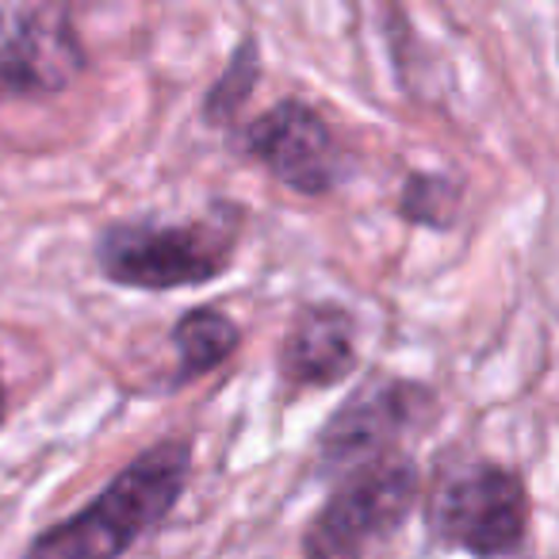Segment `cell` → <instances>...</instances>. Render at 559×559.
<instances>
[{"mask_svg": "<svg viewBox=\"0 0 559 559\" xmlns=\"http://www.w3.org/2000/svg\"><path fill=\"white\" fill-rule=\"evenodd\" d=\"M192 444L169 437L131 460L100 495L27 544L24 559H123L185 498Z\"/></svg>", "mask_w": 559, "mask_h": 559, "instance_id": "6da1fadb", "label": "cell"}, {"mask_svg": "<svg viewBox=\"0 0 559 559\" xmlns=\"http://www.w3.org/2000/svg\"><path fill=\"white\" fill-rule=\"evenodd\" d=\"M238 253V218L207 215L192 223H108L96 238V269L134 292H180L230 272Z\"/></svg>", "mask_w": 559, "mask_h": 559, "instance_id": "7a4b0ae2", "label": "cell"}, {"mask_svg": "<svg viewBox=\"0 0 559 559\" xmlns=\"http://www.w3.org/2000/svg\"><path fill=\"white\" fill-rule=\"evenodd\" d=\"M426 525L441 548L479 559L513 556L528 528L525 483L513 467L487 456L449 460L429 490Z\"/></svg>", "mask_w": 559, "mask_h": 559, "instance_id": "3957f363", "label": "cell"}, {"mask_svg": "<svg viewBox=\"0 0 559 559\" xmlns=\"http://www.w3.org/2000/svg\"><path fill=\"white\" fill-rule=\"evenodd\" d=\"M418 467L411 456H388L342 475L304 533V559H368L406 525L418 502Z\"/></svg>", "mask_w": 559, "mask_h": 559, "instance_id": "277c9868", "label": "cell"}, {"mask_svg": "<svg viewBox=\"0 0 559 559\" xmlns=\"http://www.w3.org/2000/svg\"><path fill=\"white\" fill-rule=\"evenodd\" d=\"M433 411V391L403 376H372L365 380L322 426L314 444V464L326 479L395 456L403 437L426 421Z\"/></svg>", "mask_w": 559, "mask_h": 559, "instance_id": "5b68a950", "label": "cell"}, {"mask_svg": "<svg viewBox=\"0 0 559 559\" xmlns=\"http://www.w3.org/2000/svg\"><path fill=\"white\" fill-rule=\"evenodd\" d=\"M85 43L62 0L0 4V93L58 96L85 73Z\"/></svg>", "mask_w": 559, "mask_h": 559, "instance_id": "8992f818", "label": "cell"}, {"mask_svg": "<svg viewBox=\"0 0 559 559\" xmlns=\"http://www.w3.org/2000/svg\"><path fill=\"white\" fill-rule=\"evenodd\" d=\"M241 150L299 195H326L345 180V150L334 127L307 100H280L246 123Z\"/></svg>", "mask_w": 559, "mask_h": 559, "instance_id": "52a82bcc", "label": "cell"}, {"mask_svg": "<svg viewBox=\"0 0 559 559\" xmlns=\"http://www.w3.org/2000/svg\"><path fill=\"white\" fill-rule=\"evenodd\" d=\"M357 365V322L342 304H311L280 345V372L292 388H334Z\"/></svg>", "mask_w": 559, "mask_h": 559, "instance_id": "ba28073f", "label": "cell"}, {"mask_svg": "<svg viewBox=\"0 0 559 559\" xmlns=\"http://www.w3.org/2000/svg\"><path fill=\"white\" fill-rule=\"evenodd\" d=\"M241 330L218 307H192L185 319L173 326V353H177V368H173V388L200 380V376L215 372L218 365L238 353Z\"/></svg>", "mask_w": 559, "mask_h": 559, "instance_id": "9c48e42d", "label": "cell"}, {"mask_svg": "<svg viewBox=\"0 0 559 559\" xmlns=\"http://www.w3.org/2000/svg\"><path fill=\"white\" fill-rule=\"evenodd\" d=\"M460 200H464V188L452 177H441V173H414V177H406L403 192H399V215L414 226L449 230L460 215Z\"/></svg>", "mask_w": 559, "mask_h": 559, "instance_id": "30bf717a", "label": "cell"}, {"mask_svg": "<svg viewBox=\"0 0 559 559\" xmlns=\"http://www.w3.org/2000/svg\"><path fill=\"white\" fill-rule=\"evenodd\" d=\"M257 81H261V50H257V39H241L230 66H226L223 78L211 85L207 100H203V119L215 127H226L241 111V104L253 96Z\"/></svg>", "mask_w": 559, "mask_h": 559, "instance_id": "8fae6325", "label": "cell"}, {"mask_svg": "<svg viewBox=\"0 0 559 559\" xmlns=\"http://www.w3.org/2000/svg\"><path fill=\"white\" fill-rule=\"evenodd\" d=\"M0 414H4V399H0Z\"/></svg>", "mask_w": 559, "mask_h": 559, "instance_id": "7c38bea8", "label": "cell"}]
</instances>
